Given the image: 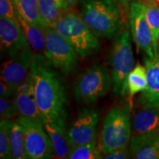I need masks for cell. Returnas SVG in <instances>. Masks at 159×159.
<instances>
[{"mask_svg": "<svg viewBox=\"0 0 159 159\" xmlns=\"http://www.w3.org/2000/svg\"><path fill=\"white\" fill-rule=\"evenodd\" d=\"M44 128L50 139L53 154L57 158H67L71 145L66 129V121L44 123Z\"/></svg>", "mask_w": 159, "mask_h": 159, "instance_id": "e0dca14e", "label": "cell"}, {"mask_svg": "<svg viewBox=\"0 0 159 159\" xmlns=\"http://www.w3.org/2000/svg\"><path fill=\"white\" fill-rule=\"evenodd\" d=\"M34 51L29 43L1 66V80L16 90L29 75Z\"/></svg>", "mask_w": 159, "mask_h": 159, "instance_id": "9c48e42d", "label": "cell"}, {"mask_svg": "<svg viewBox=\"0 0 159 159\" xmlns=\"http://www.w3.org/2000/svg\"><path fill=\"white\" fill-rule=\"evenodd\" d=\"M115 0H81V17L97 36L111 39L120 32L122 16Z\"/></svg>", "mask_w": 159, "mask_h": 159, "instance_id": "3957f363", "label": "cell"}, {"mask_svg": "<svg viewBox=\"0 0 159 159\" xmlns=\"http://www.w3.org/2000/svg\"><path fill=\"white\" fill-rule=\"evenodd\" d=\"M11 121L2 119L0 122V158H12L11 144Z\"/></svg>", "mask_w": 159, "mask_h": 159, "instance_id": "d4e9b609", "label": "cell"}, {"mask_svg": "<svg viewBox=\"0 0 159 159\" xmlns=\"http://www.w3.org/2000/svg\"><path fill=\"white\" fill-rule=\"evenodd\" d=\"M130 158H131L130 152L128 150V148L114 150L103 157V158L105 159H127Z\"/></svg>", "mask_w": 159, "mask_h": 159, "instance_id": "83f0119b", "label": "cell"}, {"mask_svg": "<svg viewBox=\"0 0 159 159\" xmlns=\"http://www.w3.org/2000/svg\"><path fill=\"white\" fill-rule=\"evenodd\" d=\"M18 114L14 99L11 97H0V115L1 119H11Z\"/></svg>", "mask_w": 159, "mask_h": 159, "instance_id": "484cf974", "label": "cell"}, {"mask_svg": "<svg viewBox=\"0 0 159 159\" xmlns=\"http://www.w3.org/2000/svg\"><path fill=\"white\" fill-rule=\"evenodd\" d=\"M130 156L136 159H159V129L148 134L131 136Z\"/></svg>", "mask_w": 159, "mask_h": 159, "instance_id": "9a60e30c", "label": "cell"}, {"mask_svg": "<svg viewBox=\"0 0 159 159\" xmlns=\"http://www.w3.org/2000/svg\"><path fill=\"white\" fill-rule=\"evenodd\" d=\"M115 1L119 2H120L121 4H122L123 5H126L127 4H128L129 2L130 1V0H115Z\"/></svg>", "mask_w": 159, "mask_h": 159, "instance_id": "4dcf8cb0", "label": "cell"}, {"mask_svg": "<svg viewBox=\"0 0 159 159\" xmlns=\"http://www.w3.org/2000/svg\"><path fill=\"white\" fill-rule=\"evenodd\" d=\"M131 109V102L116 104L105 116L99 142L103 156L119 149L128 148L132 136Z\"/></svg>", "mask_w": 159, "mask_h": 159, "instance_id": "7a4b0ae2", "label": "cell"}, {"mask_svg": "<svg viewBox=\"0 0 159 159\" xmlns=\"http://www.w3.org/2000/svg\"><path fill=\"white\" fill-rule=\"evenodd\" d=\"M132 136L148 134L159 129V107L140 106L131 120Z\"/></svg>", "mask_w": 159, "mask_h": 159, "instance_id": "2e32d148", "label": "cell"}, {"mask_svg": "<svg viewBox=\"0 0 159 159\" xmlns=\"http://www.w3.org/2000/svg\"><path fill=\"white\" fill-rule=\"evenodd\" d=\"M134 63L130 35L128 30L125 29L116 36L110 54L112 87L116 96L125 97L129 93L128 77L134 68Z\"/></svg>", "mask_w": 159, "mask_h": 159, "instance_id": "5b68a950", "label": "cell"}, {"mask_svg": "<svg viewBox=\"0 0 159 159\" xmlns=\"http://www.w3.org/2000/svg\"><path fill=\"white\" fill-rule=\"evenodd\" d=\"M144 5L146 17L152 33L154 55L158 52V39L159 35V6L151 2L141 0Z\"/></svg>", "mask_w": 159, "mask_h": 159, "instance_id": "7402d4cb", "label": "cell"}, {"mask_svg": "<svg viewBox=\"0 0 159 159\" xmlns=\"http://www.w3.org/2000/svg\"><path fill=\"white\" fill-rule=\"evenodd\" d=\"M17 19L27 38L28 43L34 51V53L44 55L45 34L43 26L35 25L26 21L16 13Z\"/></svg>", "mask_w": 159, "mask_h": 159, "instance_id": "ac0fdd59", "label": "cell"}, {"mask_svg": "<svg viewBox=\"0 0 159 159\" xmlns=\"http://www.w3.org/2000/svg\"><path fill=\"white\" fill-rule=\"evenodd\" d=\"M14 102L18 114L43 125V121L35 99L33 79L30 72L14 93Z\"/></svg>", "mask_w": 159, "mask_h": 159, "instance_id": "7c38bea8", "label": "cell"}, {"mask_svg": "<svg viewBox=\"0 0 159 159\" xmlns=\"http://www.w3.org/2000/svg\"><path fill=\"white\" fill-rule=\"evenodd\" d=\"M41 16L46 24L52 26L69 10L65 0H38Z\"/></svg>", "mask_w": 159, "mask_h": 159, "instance_id": "d6986e66", "label": "cell"}, {"mask_svg": "<svg viewBox=\"0 0 159 159\" xmlns=\"http://www.w3.org/2000/svg\"><path fill=\"white\" fill-rule=\"evenodd\" d=\"M129 19L131 34L137 51L142 50L147 56L153 57L152 33L147 20L144 5L141 0H134L131 2Z\"/></svg>", "mask_w": 159, "mask_h": 159, "instance_id": "30bf717a", "label": "cell"}, {"mask_svg": "<svg viewBox=\"0 0 159 159\" xmlns=\"http://www.w3.org/2000/svg\"><path fill=\"white\" fill-rule=\"evenodd\" d=\"M129 94L131 97L137 93L142 92L147 87L146 68L144 66L138 63L133 69L128 77Z\"/></svg>", "mask_w": 159, "mask_h": 159, "instance_id": "cb8c5ba5", "label": "cell"}, {"mask_svg": "<svg viewBox=\"0 0 159 159\" xmlns=\"http://www.w3.org/2000/svg\"><path fill=\"white\" fill-rule=\"evenodd\" d=\"M11 144L12 158H28L27 153H26L22 127L16 120L15 122H12L11 123Z\"/></svg>", "mask_w": 159, "mask_h": 159, "instance_id": "44dd1931", "label": "cell"}, {"mask_svg": "<svg viewBox=\"0 0 159 159\" xmlns=\"http://www.w3.org/2000/svg\"><path fill=\"white\" fill-rule=\"evenodd\" d=\"M0 16L18 21L14 0H0Z\"/></svg>", "mask_w": 159, "mask_h": 159, "instance_id": "4316f807", "label": "cell"}, {"mask_svg": "<svg viewBox=\"0 0 159 159\" xmlns=\"http://www.w3.org/2000/svg\"><path fill=\"white\" fill-rule=\"evenodd\" d=\"M78 1L79 0H65V2L68 8H70V7L75 5Z\"/></svg>", "mask_w": 159, "mask_h": 159, "instance_id": "f546056e", "label": "cell"}, {"mask_svg": "<svg viewBox=\"0 0 159 159\" xmlns=\"http://www.w3.org/2000/svg\"><path fill=\"white\" fill-rule=\"evenodd\" d=\"M54 68L44 55L34 53L30 72L43 124L66 121V118L65 87Z\"/></svg>", "mask_w": 159, "mask_h": 159, "instance_id": "6da1fadb", "label": "cell"}, {"mask_svg": "<svg viewBox=\"0 0 159 159\" xmlns=\"http://www.w3.org/2000/svg\"><path fill=\"white\" fill-rule=\"evenodd\" d=\"M112 85V76L108 69L102 65L94 64L83 72L75 81V99L78 102L91 104L105 96Z\"/></svg>", "mask_w": 159, "mask_h": 159, "instance_id": "8992f818", "label": "cell"}, {"mask_svg": "<svg viewBox=\"0 0 159 159\" xmlns=\"http://www.w3.org/2000/svg\"><path fill=\"white\" fill-rule=\"evenodd\" d=\"M1 51L8 56L23 49L28 43L26 35L19 21L0 17Z\"/></svg>", "mask_w": 159, "mask_h": 159, "instance_id": "4fadbf2b", "label": "cell"}, {"mask_svg": "<svg viewBox=\"0 0 159 159\" xmlns=\"http://www.w3.org/2000/svg\"><path fill=\"white\" fill-rule=\"evenodd\" d=\"M158 49H159V35H158Z\"/></svg>", "mask_w": 159, "mask_h": 159, "instance_id": "d6a6232c", "label": "cell"}, {"mask_svg": "<svg viewBox=\"0 0 159 159\" xmlns=\"http://www.w3.org/2000/svg\"><path fill=\"white\" fill-rule=\"evenodd\" d=\"M146 1H149V2H151L156 4V5H158L159 6V0H146Z\"/></svg>", "mask_w": 159, "mask_h": 159, "instance_id": "1f68e13d", "label": "cell"}, {"mask_svg": "<svg viewBox=\"0 0 159 159\" xmlns=\"http://www.w3.org/2000/svg\"><path fill=\"white\" fill-rule=\"evenodd\" d=\"M45 34L44 55L55 69L69 75L77 66L79 55L64 37L51 26H43Z\"/></svg>", "mask_w": 159, "mask_h": 159, "instance_id": "52a82bcc", "label": "cell"}, {"mask_svg": "<svg viewBox=\"0 0 159 159\" xmlns=\"http://www.w3.org/2000/svg\"><path fill=\"white\" fill-rule=\"evenodd\" d=\"M16 90L13 87L1 80L0 83V97H12Z\"/></svg>", "mask_w": 159, "mask_h": 159, "instance_id": "f1b7e54d", "label": "cell"}, {"mask_svg": "<svg viewBox=\"0 0 159 159\" xmlns=\"http://www.w3.org/2000/svg\"><path fill=\"white\" fill-rule=\"evenodd\" d=\"M102 153L97 144V139L87 144L71 147L69 159H101Z\"/></svg>", "mask_w": 159, "mask_h": 159, "instance_id": "603a6c76", "label": "cell"}, {"mask_svg": "<svg viewBox=\"0 0 159 159\" xmlns=\"http://www.w3.org/2000/svg\"><path fill=\"white\" fill-rule=\"evenodd\" d=\"M99 115L93 108H83L68 130L71 147L87 144L97 139V129Z\"/></svg>", "mask_w": 159, "mask_h": 159, "instance_id": "8fae6325", "label": "cell"}, {"mask_svg": "<svg viewBox=\"0 0 159 159\" xmlns=\"http://www.w3.org/2000/svg\"><path fill=\"white\" fill-rule=\"evenodd\" d=\"M16 13L29 22L47 25L41 16L38 0H14Z\"/></svg>", "mask_w": 159, "mask_h": 159, "instance_id": "ffe728a7", "label": "cell"}, {"mask_svg": "<svg viewBox=\"0 0 159 159\" xmlns=\"http://www.w3.org/2000/svg\"><path fill=\"white\" fill-rule=\"evenodd\" d=\"M147 87L139 97V106L159 107V49L153 57H145Z\"/></svg>", "mask_w": 159, "mask_h": 159, "instance_id": "5bb4252c", "label": "cell"}, {"mask_svg": "<svg viewBox=\"0 0 159 159\" xmlns=\"http://www.w3.org/2000/svg\"><path fill=\"white\" fill-rule=\"evenodd\" d=\"M16 121L23 129L26 153L30 159H49L54 156L49 135L41 125L22 116Z\"/></svg>", "mask_w": 159, "mask_h": 159, "instance_id": "ba28073f", "label": "cell"}, {"mask_svg": "<svg viewBox=\"0 0 159 159\" xmlns=\"http://www.w3.org/2000/svg\"><path fill=\"white\" fill-rule=\"evenodd\" d=\"M51 27L68 41L81 58L99 50V42L97 35L91 30L81 16L69 9Z\"/></svg>", "mask_w": 159, "mask_h": 159, "instance_id": "277c9868", "label": "cell"}]
</instances>
